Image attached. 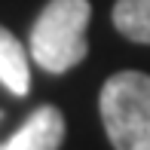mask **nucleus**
I'll list each match as a JSON object with an SVG mask.
<instances>
[{
    "label": "nucleus",
    "instance_id": "3",
    "mask_svg": "<svg viewBox=\"0 0 150 150\" xmlns=\"http://www.w3.org/2000/svg\"><path fill=\"white\" fill-rule=\"evenodd\" d=\"M64 141V117L58 107L40 104L6 141L0 150H58Z\"/></svg>",
    "mask_w": 150,
    "mask_h": 150
},
{
    "label": "nucleus",
    "instance_id": "2",
    "mask_svg": "<svg viewBox=\"0 0 150 150\" xmlns=\"http://www.w3.org/2000/svg\"><path fill=\"white\" fill-rule=\"evenodd\" d=\"M101 122L117 150H150V77L120 71L101 86Z\"/></svg>",
    "mask_w": 150,
    "mask_h": 150
},
{
    "label": "nucleus",
    "instance_id": "5",
    "mask_svg": "<svg viewBox=\"0 0 150 150\" xmlns=\"http://www.w3.org/2000/svg\"><path fill=\"white\" fill-rule=\"evenodd\" d=\"M113 25L122 37L135 43H150V0H117Z\"/></svg>",
    "mask_w": 150,
    "mask_h": 150
},
{
    "label": "nucleus",
    "instance_id": "1",
    "mask_svg": "<svg viewBox=\"0 0 150 150\" xmlns=\"http://www.w3.org/2000/svg\"><path fill=\"white\" fill-rule=\"evenodd\" d=\"M89 0H49L31 28V58L49 74H64L86 58Z\"/></svg>",
    "mask_w": 150,
    "mask_h": 150
},
{
    "label": "nucleus",
    "instance_id": "4",
    "mask_svg": "<svg viewBox=\"0 0 150 150\" xmlns=\"http://www.w3.org/2000/svg\"><path fill=\"white\" fill-rule=\"evenodd\" d=\"M0 83L12 95H28L31 89V64L25 46L0 25Z\"/></svg>",
    "mask_w": 150,
    "mask_h": 150
}]
</instances>
